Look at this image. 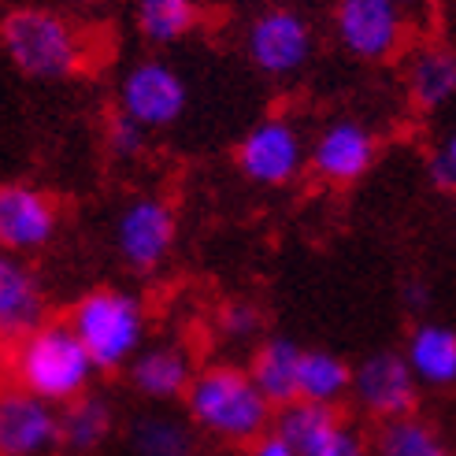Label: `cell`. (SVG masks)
Masks as SVG:
<instances>
[{
    "label": "cell",
    "instance_id": "6da1fadb",
    "mask_svg": "<svg viewBox=\"0 0 456 456\" xmlns=\"http://www.w3.org/2000/svg\"><path fill=\"white\" fill-rule=\"evenodd\" d=\"M186 416L190 423L223 445H256L264 435L275 430V412L279 408L264 397V390L253 382L248 368L238 363H204L197 368L186 397Z\"/></svg>",
    "mask_w": 456,
    "mask_h": 456
},
{
    "label": "cell",
    "instance_id": "7a4b0ae2",
    "mask_svg": "<svg viewBox=\"0 0 456 456\" xmlns=\"http://www.w3.org/2000/svg\"><path fill=\"white\" fill-rule=\"evenodd\" d=\"M97 363L67 319H45L41 327L8 341V379L56 408L89 394Z\"/></svg>",
    "mask_w": 456,
    "mask_h": 456
},
{
    "label": "cell",
    "instance_id": "3957f363",
    "mask_svg": "<svg viewBox=\"0 0 456 456\" xmlns=\"http://www.w3.org/2000/svg\"><path fill=\"white\" fill-rule=\"evenodd\" d=\"M0 49L30 82H67L82 71L89 56L78 22L45 4L8 8L0 19Z\"/></svg>",
    "mask_w": 456,
    "mask_h": 456
},
{
    "label": "cell",
    "instance_id": "277c9868",
    "mask_svg": "<svg viewBox=\"0 0 456 456\" xmlns=\"http://www.w3.org/2000/svg\"><path fill=\"white\" fill-rule=\"evenodd\" d=\"M67 323L82 338L97 371H126L130 360L149 346V312L134 289L94 286L67 308Z\"/></svg>",
    "mask_w": 456,
    "mask_h": 456
},
{
    "label": "cell",
    "instance_id": "5b68a950",
    "mask_svg": "<svg viewBox=\"0 0 456 456\" xmlns=\"http://www.w3.org/2000/svg\"><path fill=\"white\" fill-rule=\"evenodd\" d=\"M241 53L256 75L271 82H289L305 75L315 60V27L293 4H264L245 22Z\"/></svg>",
    "mask_w": 456,
    "mask_h": 456
},
{
    "label": "cell",
    "instance_id": "8992f818",
    "mask_svg": "<svg viewBox=\"0 0 456 456\" xmlns=\"http://www.w3.org/2000/svg\"><path fill=\"white\" fill-rule=\"evenodd\" d=\"M308 142L297 119L271 111L248 126L234 145V167L248 186L260 190H282L293 186L308 167Z\"/></svg>",
    "mask_w": 456,
    "mask_h": 456
},
{
    "label": "cell",
    "instance_id": "52a82bcc",
    "mask_svg": "<svg viewBox=\"0 0 456 456\" xmlns=\"http://www.w3.org/2000/svg\"><path fill=\"white\" fill-rule=\"evenodd\" d=\"M330 37L356 63H390L404 56L408 12L397 0H334Z\"/></svg>",
    "mask_w": 456,
    "mask_h": 456
},
{
    "label": "cell",
    "instance_id": "ba28073f",
    "mask_svg": "<svg viewBox=\"0 0 456 456\" xmlns=\"http://www.w3.org/2000/svg\"><path fill=\"white\" fill-rule=\"evenodd\" d=\"M178 241V219L175 208L156 197V193H138L130 197L123 208L116 212V223H111V248L123 267H130L134 275H152L159 271Z\"/></svg>",
    "mask_w": 456,
    "mask_h": 456
},
{
    "label": "cell",
    "instance_id": "9c48e42d",
    "mask_svg": "<svg viewBox=\"0 0 456 456\" xmlns=\"http://www.w3.org/2000/svg\"><path fill=\"white\" fill-rule=\"evenodd\" d=\"M116 108L149 134L171 130L190 108V86L164 56L134 60L116 82Z\"/></svg>",
    "mask_w": 456,
    "mask_h": 456
},
{
    "label": "cell",
    "instance_id": "30bf717a",
    "mask_svg": "<svg viewBox=\"0 0 456 456\" xmlns=\"http://www.w3.org/2000/svg\"><path fill=\"white\" fill-rule=\"evenodd\" d=\"M379 159V134L356 116H334L319 123L308 142V171L323 186L346 190L375 167Z\"/></svg>",
    "mask_w": 456,
    "mask_h": 456
},
{
    "label": "cell",
    "instance_id": "8fae6325",
    "mask_svg": "<svg viewBox=\"0 0 456 456\" xmlns=\"http://www.w3.org/2000/svg\"><path fill=\"white\" fill-rule=\"evenodd\" d=\"M419 390L423 386L412 371V363L397 349H375L360 363H353V404L379 423L412 416Z\"/></svg>",
    "mask_w": 456,
    "mask_h": 456
},
{
    "label": "cell",
    "instance_id": "7c38bea8",
    "mask_svg": "<svg viewBox=\"0 0 456 456\" xmlns=\"http://www.w3.org/2000/svg\"><path fill=\"white\" fill-rule=\"evenodd\" d=\"M275 435H282L301 456H375L368 438L341 419L338 408L293 401L275 412Z\"/></svg>",
    "mask_w": 456,
    "mask_h": 456
},
{
    "label": "cell",
    "instance_id": "4fadbf2b",
    "mask_svg": "<svg viewBox=\"0 0 456 456\" xmlns=\"http://www.w3.org/2000/svg\"><path fill=\"white\" fill-rule=\"evenodd\" d=\"M56 231L60 208L45 190L27 186V182H8L0 190V245H4V253H45L56 241Z\"/></svg>",
    "mask_w": 456,
    "mask_h": 456
},
{
    "label": "cell",
    "instance_id": "5bb4252c",
    "mask_svg": "<svg viewBox=\"0 0 456 456\" xmlns=\"http://www.w3.org/2000/svg\"><path fill=\"white\" fill-rule=\"evenodd\" d=\"M63 449L60 408L27 390H4L0 397V456H53Z\"/></svg>",
    "mask_w": 456,
    "mask_h": 456
},
{
    "label": "cell",
    "instance_id": "9a60e30c",
    "mask_svg": "<svg viewBox=\"0 0 456 456\" xmlns=\"http://www.w3.org/2000/svg\"><path fill=\"white\" fill-rule=\"evenodd\" d=\"M401 86L416 111L430 116L456 101V49L442 41H419L401 56Z\"/></svg>",
    "mask_w": 456,
    "mask_h": 456
},
{
    "label": "cell",
    "instance_id": "2e32d148",
    "mask_svg": "<svg viewBox=\"0 0 456 456\" xmlns=\"http://www.w3.org/2000/svg\"><path fill=\"white\" fill-rule=\"evenodd\" d=\"M193 375H197L193 356L186 346H178V341H152V346H145L126 368L130 390L149 404L182 401Z\"/></svg>",
    "mask_w": 456,
    "mask_h": 456
},
{
    "label": "cell",
    "instance_id": "e0dca14e",
    "mask_svg": "<svg viewBox=\"0 0 456 456\" xmlns=\"http://www.w3.org/2000/svg\"><path fill=\"white\" fill-rule=\"evenodd\" d=\"M49 297L37 279V271L27 264V256L4 253L0 256V334L4 341H15L45 323Z\"/></svg>",
    "mask_w": 456,
    "mask_h": 456
},
{
    "label": "cell",
    "instance_id": "ac0fdd59",
    "mask_svg": "<svg viewBox=\"0 0 456 456\" xmlns=\"http://www.w3.org/2000/svg\"><path fill=\"white\" fill-rule=\"evenodd\" d=\"M301 360H305V346H297L286 334H275V338H264L253 349L248 375H253V382L271 404L286 408L293 401H301Z\"/></svg>",
    "mask_w": 456,
    "mask_h": 456
},
{
    "label": "cell",
    "instance_id": "d6986e66",
    "mask_svg": "<svg viewBox=\"0 0 456 456\" xmlns=\"http://www.w3.org/2000/svg\"><path fill=\"white\" fill-rule=\"evenodd\" d=\"M408 363L427 390H452L456 386V330L438 319H419L408 330L404 349Z\"/></svg>",
    "mask_w": 456,
    "mask_h": 456
},
{
    "label": "cell",
    "instance_id": "ffe728a7",
    "mask_svg": "<svg viewBox=\"0 0 456 456\" xmlns=\"http://www.w3.org/2000/svg\"><path fill=\"white\" fill-rule=\"evenodd\" d=\"M204 22L200 0H134V30L149 49H175Z\"/></svg>",
    "mask_w": 456,
    "mask_h": 456
},
{
    "label": "cell",
    "instance_id": "44dd1931",
    "mask_svg": "<svg viewBox=\"0 0 456 456\" xmlns=\"http://www.w3.org/2000/svg\"><path fill=\"white\" fill-rule=\"evenodd\" d=\"M60 423H63V449L71 456H89L111 438L116 408L101 394H82L78 401L60 408Z\"/></svg>",
    "mask_w": 456,
    "mask_h": 456
},
{
    "label": "cell",
    "instance_id": "7402d4cb",
    "mask_svg": "<svg viewBox=\"0 0 456 456\" xmlns=\"http://www.w3.org/2000/svg\"><path fill=\"white\" fill-rule=\"evenodd\" d=\"M193 423L190 416H175L167 408L134 416L130 423V452L134 456H193Z\"/></svg>",
    "mask_w": 456,
    "mask_h": 456
},
{
    "label": "cell",
    "instance_id": "603a6c76",
    "mask_svg": "<svg viewBox=\"0 0 456 456\" xmlns=\"http://www.w3.org/2000/svg\"><path fill=\"white\" fill-rule=\"evenodd\" d=\"M353 397V363H346L330 349H305L301 360V401L338 408Z\"/></svg>",
    "mask_w": 456,
    "mask_h": 456
},
{
    "label": "cell",
    "instance_id": "cb8c5ba5",
    "mask_svg": "<svg viewBox=\"0 0 456 456\" xmlns=\"http://www.w3.org/2000/svg\"><path fill=\"white\" fill-rule=\"evenodd\" d=\"M371 452L375 456H452L445 438L416 412L390 419V423H379L375 438H371Z\"/></svg>",
    "mask_w": 456,
    "mask_h": 456
},
{
    "label": "cell",
    "instance_id": "d4e9b609",
    "mask_svg": "<svg viewBox=\"0 0 456 456\" xmlns=\"http://www.w3.org/2000/svg\"><path fill=\"white\" fill-rule=\"evenodd\" d=\"M216 334L231 349H256L260 346V334H264V312L253 301H231V305H223V312L216 319Z\"/></svg>",
    "mask_w": 456,
    "mask_h": 456
},
{
    "label": "cell",
    "instance_id": "484cf974",
    "mask_svg": "<svg viewBox=\"0 0 456 456\" xmlns=\"http://www.w3.org/2000/svg\"><path fill=\"white\" fill-rule=\"evenodd\" d=\"M149 138H152V134L142 123H134L130 116H123L119 108L111 111V119L104 126V145H108V152L116 159H138L149 149Z\"/></svg>",
    "mask_w": 456,
    "mask_h": 456
},
{
    "label": "cell",
    "instance_id": "4316f807",
    "mask_svg": "<svg viewBox=\"0 0 456 456\" xmlns=\"http://www.w3.org/2000/svg\"><path fill=\"white\" fill-rule=\"evenodd\" d=\"M427 175L438 190L456 193V130L445 134V142L427 156Z\"/></svg>",
    "mask_w": 456,
    "mask_h": 456
},
{
    "label": "cell",
    "instance_id": "83f0119b",
    "mask_svg": "<svg viewBox=\"0 0 456 456\" xmlns=\"http://www.w3.org/2000/svg\"><path fill=\"white\" fill-rule=\"evenodd\" d=\"M248 456H301V452L293 449L282 435H275V430H271V435H264L256 445H248Z\"/></svg>",
    "mask_w": 456,
    "mask_h": 456
},
{
    "label": "cell",
    "instance_id": "f1b7e54d",
    "mask_svg": "<svg viewBox=\"0 0 456 456\" xmlns=\"http://www.w3.org/2000/svg\"><path fill=\"white\" fill-rule=\"evenodd\" d=\"M404 305L412 308V312H423L430 305V289L423 282H416V279H408L404 282Z\"/></svg>",
    "mask_w": 456,
    "mask_h": 456
},
{
    "label": "cell",
    "instance_id": "f546056e",
    "mask_svg": "<svg viewBox=\"0 0 456 456\" xmlns=\"http://www.w3.org/2000/svg\"><path fill=\"white\" fill-rule=\"evenodd\" d=\"M397 4L404 8V12H419V8H427L430 0H397Z\"/></svg>",
    "mask_w": 456,
    "mask_h": 456
},
{
    "label": "cell",
    "instance_id": "4dcf8cb0",
    "mask_svg": "<svg viewBox=\"0 0 456 456\" xmlns=\"http://www.w3.org/2000/svg\"><path fill=\"white\" fill-rule=\"evenodd\" d=\"M452 212H456V193H452Z\"/></svg>",
    "mask_w": 456,
    "mask_h": 456
}]
</instances>
